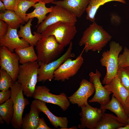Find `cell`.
I'll list each match as a JSON object with an SVG mask.
<instances>
[{
  "instance_id": "obj_1",
  "label": "cell",
  "mask_w": 129,
  "mask_h": 129,
  "mask_svg": "<svg viewBox=\"0 0 129 129\" xmlns=\"http://www.w3.org/2000/svg\"><path fill=\"white\" fill-rule=\"evenodd\" d=\"M112 37L101 26L94 22L83 32L78 44L81 46L85 45L86 52L91 50L99 52Z\"/></svg>"
},
{
  "instance_id": "obj_2",
  "label": "cell",
  "mask_w": 129,
  "mask_h": 129,
  "mask_svg": "<svg viewBox=\"0 0 129 129\" xmlns=\"http://www.w3.org/2000/svg\"><path fill=\"white\" fill-rule=\"evenodd\" d=\"M39 67L37 60L19 65L16 81L21 84L24 95L28 97H32L38 82V72Z\"/></svg>"
},
{
  "instance_id": "obj_3",
  "label": "cell",
  "mask_w": 129,
  "mask_h": 129,
  "mask_svg": "<svg viewBox=\"0 0 129 129\" xmlns=\"http://www.w3.org/2000/svg\"><path fill=\"white\" fill-rule=\"evenodd\" d=\"M109 49L103 52L100 61L101 65L105 67L106 73L102 83L106 85L113 79L117 76L119 67L118 60L122 47L119 43L112 41L109 44Z\"/></svg>"
},
{
  "instance_id": "obj_4",
  "label": "cell",
  "mask_w": 129,
  "mask_h": 129,
  "mask_svg": "<svg viewBox=\"0 0 129 129\" xmlns=\"http://www.w3.org/2000/svg\"><path fill=\"white\" fill-rule=\"evenodd\" d=\"M36 46L37 61L45 64L57 59L64 49L53 35L42 37L37 43Z\"/></svg>"
},
{
  "instance_id": "obj_5",
  "label": "cell",
  "mask_w": 129,
  "mask_h": 129,
  "mask_svg": "<svg viewBox=\"0 0 129 129\" xmlns=\"http://www.w3.org/2000/svg\"><path fill=\"white\" fill-rule=\"evenodd\" d=\"M75 25L59 22L47 27L41 33L42 37L54 36L63 48L69 45L77 32Z\"/></svg>"
},
{
  "instance_id": "obj_6",
  "label": "cell",
  "mask_w": 129,
  "mask_h": 129,
  "mask_svg": "<svg viewBox=\"0 0 129 129\" xmlns=\"http://www.w3.org/2000/svg\"><path fill=\"white\" fill-rule=\"evenodd\" d=\"M11 89V98L13 101L14 110L13 116L11 123L12 126L15 129H20L21 128L24 109L29 104V102L24 96L21 85L17 81L14 82Z\"/></svg>"
},
{
  "instance_id": "obj_7",
  "label": "cell",
  "mask_w": 129,
  "mask_h": 129,
  "mask_svg": "<svg viewBox=\"0 0 129 129\" xmlns=\"http://www.w3.org/2000/svg\"><path fill=\"white\" fill-rule=\"evenodd\" d=\"M69 45L64 53L55 60L47 64L38 62L39 67L38 72V82H43L47 80L51 81L54 79V71L60 66L68 58L75 57V54L72 53V42L71 41Z\"/></svg>"
},
{
  "instance_id": "obj_8",
  "label": "cell",
  "mask_w": 129,
  "mask_h": 129,
  "mask_svg": "<svg viewBox=\"0 0 129 129\" xmlns=\"http://www.w3.org/2000/svg\"><path fill=\"white\" fill-rule=\"evenodd\" d=\"M77 17L66 10L58 5L53 6L52 11L37 27V32L41 33L48 26L54 23L62 22L75 25Z\"/></svg>"
},
{
  "instance_id": "obj_9",
  "label": "cell",
  "mask_w": 129,
  "mask_h": 129,
  "mask_svg": "<svg viewBox=\"0 0 129 129\" xmlns=\"http://www.w3.org/2000/svg\"><path fill=\"white\" fill-rule=\"evenodd\" d=\"M50 90L44 86H36L33 97L46 102L59 106L63 111H66L70 105V102L66 94L62 92L56 95L50 92Z\"/></svg>"
},
{
  "instance_id": "obj_10",
  "label": "cell",
  "mask_w": 129,
  "mask_h": 129,
  "mask_svg": "<svg viewBox=\"0 0 129 129\" xmlns=\"http://www.w3.org/2000/svg\"><path fill=\"white\" fill-rule=\"evenodd\" d=\"M84 48L80 54L75 59H67L54 72V80L63 81L75 75L80 68L84 62L82 55Z\"/></svg>"
},
{
  "instance_id": "obj_11",
  "label": "cell",
  "mask_w": 129,
  "mask_h": 129,
  "mask_svg": "<svg viewBox=\"0 0 129 129\" xmlns=\"http://www.w3.org/2000/svg\"><path fill=\"white\" fill-rule=\"evenodd\" d=\"M20 58L16 53L11 52L6 47L0 48V69L5 70L14 81H17L19 70Z\"/></svg>"
},
{
  "instance_id": "obj_12",
  "label": "cell",
  "mask_w": 129,
  "mask_h": 129,
  "mask_svg": "<svg viewBox=\"0 0 129 129\" xmlns=\"http://www.w3.org/2000/svg\"><path fill=\"white\" fill-rule=\"evenodd\" d=\"M81 108L80 113L81 124L78 127L81 129L86 127L90 129H95L97 124L103 113L106 110L100 108H94L89 104Z\"/></svg>"
},
{
  "instance_id": "obj_13",
  "label": "cell",
  "mask_w": 129,
  "mask_h": 129,
  "mask_svg": "<svg viewBox=\"0 0 129 129\" xmlns=\"http://www.w3.org/2000/svg\"><path fill=\"white\" fill-rule=\"evenodd\" d=\"M90 81L93 85L95 93L93 97L89 102L90 103L97 102L102 107L108 104L110 101V95L112 92L106 89L102 85L100 81L101 74L96 69L95 73L92 72L89 74Z\"/></svg>"
},
{
  "instance_id": "obj_14",
  "label": "cell",
  "mask_w": 129,
  "mask_h": 129,
  "mask_svg": "<svg viewBox=\"0 0 129 129\" xmlns=\"http://www.w3.org/2000/svg\"><path fill=\"white\" fill-rule=\"evenodd\" d=\"M95 91L93 84L87 80L83 79L81 81L80 87L77 91L68 98L71 103L77 104L79 107L81 108L88 104V99Z\"/></svg>"
},
{
  "instance_id": "obj_15",
  "label": "cell",
  "mask_w": 129,
  "mask_h": 129,
  "mask_svg": "<svg viewBox=\"0 0 129 129\" xmlns=\"http://www.w3.org/2000/svg\"><path fill=\"white\" fill-rule=\"evenodd\" d=\"M0 45L7 47L11 52L16 48L29 47V43L23 38H19L17 29H13L9 26L7 32L3 37L0 38Z\"/></svg>"
},
{
  "instance_id": "obj_16",
  "label": "cell",
  "mask_w": 129,
  "mask_h": 129,
  "mask_svg": "<svg viewBox=\"0 0 129 129\" xmlns=\"http://www.w3.org/2000/svg\"><path fill=\"white\" fill-rule=\"evenodd\" d=\"M90 0H63L52 3L64 8L76 17L80 18L86 11Z\"/></svg>"
},
{
  "instance_id": "obj_17",
  "label": "cell",
  "mask_w": 129,
  "mask_h": 129,
  "mask_svg": "<svg viewBox=\"0 0 129 129\" xmlns=\"http://www.w3.org/2000/svg\"><path fill=\"white\" fill-rule=\"evenodd\" d=\"M40 112L46 114L53 126L55 128L59 127L61 129H66L68 126V120L66 117H57L53 114L46 105V102L37 99H35L32 102Z\"/></svg>"
},
{
  "instance_id": "obj_18",
  "label": "cell",
  "mask_w": 129,
  "mask_h": 129,
  "mask_svg": "<svg viewBox=\"0 0 129 129\" xmlns=\"http://www.w3.org/2000/svg\"><path fill=\"white\" fill-rule=\"evenodd\" d=\"M104 87L113 93L124 107L126 99L129 96V92L122 84L118 78L117 77L113 79Z\"/></svg>"
},
{
  "instance_id": "obj_19",
  "label": "cell",
  "mask_w": 129,
  "mask_h": 129,
  "mask_svg": "<svg viewBox=\"0 0 129 129\" xmlns=\"http://www.w3.org/2000/svg\"><path fill=\"white\" fill-rule=\"evenodd\" d=\"M100 108L105 110L108 109L113 112L116 115L118 121L120 123L125 125L127 124L128 117L126 114L122 104L113 94L110 101Z\"/></svg>"
},
{
  "instance_id": "obj_20",
  "label": "cell",
  "mask_w": 129,
  "mask_h": 129,
  "mask_svg": "<svg viewBox=\"0 0 129 129\" xmlns=\"http://www.w3.org/2000/svg\"><path fill=\"white\" fill-rule=\"evenodd\" d=\"M33 19V18H30L24 26L21 25L20 30L18 32L19 37L24 39L30 46L36 45L38 42L42 38L41 33L34 32L33 35L31 32V27Z\"/></svg>"
},
{
  "instance_id": "obj_21",
  "label": "cell",
  "mask_w": 129,
  "mask_h": 129,
  "mask_svg": "<svg viewBox=\"0 0 129 129\" xmlns=\"http://www.w3.org/2000/svg\"><path fill=\"white\" fill-rule=\"evenodd\" d=\"M46 4L44 2H41L36 3L33 7L35 9L34 11L31 13L26 14L25 22H28L31 18H36L38 21L36 27H37L46 18V14L52 10L53 6L48 8L46 6Z\"/></svg>"
},
{
  "instance_id": "obj_22",
  "label": "cell",
  "mask_w": 129,
  "mask_h": 129,
  "mask_svg": "<svg viewBox=\"0 0 129 129\" xmlns=\"http://www.w3.org/2000/svg\"><path fill=\"white\" fill-rule=\"evenodd\" d=\"M40 112L32 103L29 112L22 118L21 128L22 129H37L40 118Z\"/></svg>"
},
{
  "instance_id": "obj_23",
  "label": "cell",
  "mask_w": 129,
  "mask_h": 129,
  "mask_svg": "<svg viewBox=\"0 0 129 129\" xmlns=\"http://www.w3.org/2000/svg\"><path fill=\"white\" fill-rule=\"evenodd\" d=\"M125 125L120 123L117 117L113 114L104 113L98 122L95 129H118Z\"/></svg>"
},
{
  "instance_id": "obj_24",
  "label": "cell",
  "mask_w": 129,
  "mask_h": 129,
  "mask_svg": "<svg viewBox=\"0 0 129 129\" xmlns=\"http://www.w3.org/2000/svg\"><path fill=\"white\" fill-rule=\"evenodd\" d=\"M113 1L126 3L125 0H90L86 10V19L93 22H95L96 15L99 7L107 2Z\"/></svg>"
},
{
  "instance_id": "obj_25",
  "label": "cell",
  "mask_w": 129,
  "mask_h": 129,
  "mask_svg": "<svg viewBox=\"0 0 129 129\" xmlns=\"http://www.w3.org/2000/svg\"><path fill=\"white\" fill-rule=\"evenodd\" d=\"M34 46L32 45L25 48H16L15 50V53L19 56V62L21 64L37 60V55L35 52Z\"/></svg>"
},
{
  "instance_id": "obj_26",
  "label": "cell",
  "mask_w": 129,
  "mask_h": 129,
  "mask_svg": "<svg viewBox=\"0 0 129 129\" xmlns=\"http://www.w3.org/2000/svg\"><path fill=\"white\" fill-rule=\"evenodd\" d=\"M0 20L6 23L11 28L17 29L20 24H25V22L18 16L14 10H6L0 13Z\"/></svg>"
},
{
  "instance_id": "obj_27",
  "label": "cell",
  "mask_w": 129,
  "mask_h": 129,
  "mask_svg": "<svg viewBox=\"0 0 129 129\" xmlns=\"http://www.w3.org/2000/svg\"><path fill=\"white\" fill-rule=\"evenodd\" d=\"M14 113L13 102L10 98L0 105V116L8 125L11 123Z\"/></svg>"
},
{
  "instance_id": "obj_28",
  "label": "cell",
  "mask_w": 129,
  "mask_h": 129,
  "mask_svg": "<svg viewBox=\"0 0 129 129\" xmlns=\"http://www.w3.org/2000/svg\"><path fill=\"white\" fill-rule=\"evenodd\" d=\"M37 2L28 0H18L14 11L16 14L25 22L26 12Z\"/></svg>"
},
{
  "instance_id": "obj_29",
  "label": "cell",
  "mask_w": 129,
  "mask_h": 129,
  "mask_svg": "<svg viewBox=\"0 0 129 129\" xmlns=\"http://www.w3.org/2000/svg\"><path fill=\"white\" fill-rule=\"evenodd\" d=\"M10 75L5 70L0 69V90L6 91L11 88L14 82Z\"/></svg>"
},
{
  "instance_id": "obj_30",
  "label": "cell",
  "mask_w": 129,
  "mask_h": 129,
  "mask_svg": "<svg viewBox=\"0 0 129 129\" xmlns=\"http://www.w3.org/2000/svg\"><path fill=\"white\" fill-rule=\"evenodd\" d=\"M117 77L129 92V66L119 67Z\"/></svg>"
},
{
  "instance_id": "obj_31",
  "label": "cell",
  "mask_w": 129,
  "mask_h": 129,
  "mask_svg": "<svg viewBox=\"0 0 129 129\" xmlns=\"http://www.w3.org/2000/svg\"><path fill=\"white\" fill-rule=\"evenodd\" d=\"M118 63L119 67L129 66V49L126 47L123 53L119 55Z\"/></svg>"
},
{
  "instance_id": "obj_32",
  "label": "cell",
  "mask_w": 129,
  "mask_h": 129,
  "mask_svg": "<svg viewBox=\"0 0 129 129\" xmlns=\"http://www.w3.org/2000/svg\"><path fill=\"white\" fill-rule=\"evenodd\" d=\"M11 95V90L1 91L0 92V104H1L10 98Z\"/></svg>"
},
{
  "instance_id": "obj_33",
  "label": "cell",
  "mask_w": 129,
  "mask_h": 129,
  "mask_svg": "<svg viewBox=\"0 0 129 129\" xmlns=\"http://www.w3.org/2000/svg\"><path fill=\"white\" fill-rule=\"evenodd\" d=\"M7 10H14L18 0H1Z\"/></svg>"
},
{
  "instance_id": "obj_34",
  "label": "cell",
  "mask_w": 129,
  "mask_h": 129,
  "mask_svg": "<svg viewBox=\"0 0 129 129\" xmlns=\"http://www.w3.org/2000/svg\"><path fill=\"white\" fill-rule=\"evenodd\" d=\"M9 26L4 21L0 20V38L4 37L6 34Z\"/></svg>"
},
{
  "instance_id": "obj_35",
  "label": "cell",
  "mask_w": 129,
  "mask_h": 129,
  "mask_svg": "<svg viewBox=\"0 0 129 129\" xmlns=\"http://www.w3.org/2000/svg\"><path fill=\"white\" fill-rule=\"evenodd\" d=\"M46 124L43 118H40L37 129H51Z\"/></svg>"
},
{
  "instance_id": "obj_36",
  "label": "cell",
  "mask_w": 129,
  "mask_h": 129,
  "mask_svg": "<svg viewBox=\"0 0 129 129\" xmlns=\"http://www.w3.org/2000/svg\"><path fill=\"white\" fill-rule=\"evenodd\" d=\"M124 108L126 114L128 117L129 116V96L126 99Z\"/></svg>"
},
{
  "instance_id": "obj_37",
  "label": "cell",
  "mask_w": 129,
  "mask_h": 129,
  "mask_svg": "<svg viewBox=\"0 0 129 129\" xmlns=\"http://www.w3.org/2000/svg\"><path fill=\"white\" fill-rule=\"evenodd\" d=\"M6 10V7L4 4L1 0H0V13L4 12Z\"/></svg>"
},
{
  "instance_id": "obj_38",
  "label": "cell",
  "mask_w": 129,
  "mask_h": 129,
  "mask_svg": "<svg viewBox=\"0 0 129 129\" xmlns=\"http://www.w3.org/2000/svg\"><path fill=\"white\" fill-rule=\"evenodd\" d=\"M118 129H129V124L126 125L124 126L121 127Z\"/></svg>"
},
{
  "instance_id": "obj_39",
  "label": "cell",
  "mask_w": 129,
  "mask_h": 129,
  "mask_svg": "<svg viewBox=\"0 0 129 129\" xmlns=\"http://www.w3.org/2000/svg\"><path fill=\"white\" fill-rule=\"evenodd\" d=\"M31 1H35L38 2H44L46 4V2L47 0H28Z\"/></svg>"
},
{
  "instance_id": "obj_40",
  "label": "cell",
  "mask_w": 129,
  "mask_h": 129,
  "mask_svg": "<svg viewBox=\"0 0 129 129\" xmlns=\"http://www.w3.org/2000/svg\"><path fill=\"white\" fill-rule=\"evenodd\" d=\"M57 0H47L46 2V4L52 3L53 2Z\"/></svg>"
},
{
  "instance_id": "obj_41",
  "label": "cell",
  "mask_w": 129,
  "mask_h": 129,
  "mask_svg": "<svg viewBox=\"0 0 129 129\" xmlns=\"http://www.w3.org/2000/svg\"><path fill=\"white\" fill-rule=\"evenodd\" d=\"M4 120L0 116V123L1 124H3L4 123Z\"/></svg>"
},
{
  "instance_id": "obj_42",
  "label": "cell",
  "mask_w": 129,
  "mask_h": 129,
  "mask_svg": "<svg viewBox=\"0 0 129 129\" xmlns=\"http://www.w3.org/2000/svg\"><path fill=\"white\" fill-rule=\"evenodd\" d=\"M129 124V116L128 117V118L127 120V124Z\"/></svg>"
}]
</instances>
